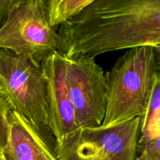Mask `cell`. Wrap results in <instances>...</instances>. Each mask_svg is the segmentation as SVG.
I'll return each instance as SVG.
<instances>
[{
  "label": "cell",
  "instance_id": "1",
  "mask_svg": "<svg viewBox=\"0 0 160 160\" xmlns=\"http://www.w3.org/2000/svg\"><path fill=\"white\" fill-rule=\"evenodd\" d=\"M156 73L153 47L127 50L105 74L106 115L100 127L142 118L148 108Z\"/></svg>",
  "mask_w": 160,
  "mask_h": 160
},
{
  "label": "cell",
  "instance_id": "2",
  "mask_svg": "<svg viewBox=\"0 0 160 160\" xmlns=\"http://www.w3.org/2000/svg\"><path fill=\"white\" fill-rule=\"evenodd\" d=\"M0 85L12 110L26 119L54 149L46 82L42 67L23 56L0 49Z\"/></svg>",
  "mask_w": 160,
  "mask_h": 160
},
{
  "label": "cell",
  "instance_id": "3",
  "mask_svg": "<svg viewBox=\"0 0 160 160\" xmlns=\"http://www.w3.org/2000/svg\"><path fill=\"white\" fill-rule=\"evenodd\" d=\"M59 47V34L48 21L46 0H14L0 28V49L25 56L41 67Z\"/></svg>",
  "mask_w": 160,
  "mask_h": 160
},
{
  "label": "cell",
  "instance_id": "4",
  "mask_svg": "<svg viewBox=\"0 0 160 160\" xmlns=\"http://www.w3.org/2000/svg\"><path fill=\"white\" fill-rule=\"evenodd\" d=\"M141 117L109 128H78L56 141L58 160H136Z\"/></svg>",
  "mask_w": 160,
  "mask_h": 160
},
{
  "label": "cell",
  "instance_id": "5",
  "mask_svg": "<svg viewBox=\"0 0 160 160\" xmlns=\"http://www.w3.org/2000/svg\"><path fill=\"white\" fill-rule=\"evenodd\" d=\"M66 86L74 109L78 128L100 127L106 106L103 69L95 59H71L65 56Z\"/></svg>",
  "mask_w": 160,
  "mask_h": 160
},
{
  "label": "cell",
  "instance_id": "6",
  "mask_svg": "<svg viewBox=\"0 0 160 160\" xmlns=\"http://www.w3.org/2000/svg\"><path fill=\"white\" fill-rule=\"evenodd\" d=\"M46 82L52 133L56 141L78 129L76 115L66 86L65 56L52 53L41 65Z\"/></svg>",
  "mask_w": 160,
  "mask_h": 160
},
{
  "label": "cell",
  "instance_id": "7",
  "mask_svg": "<svg viewBox=\"0 0 160 160\" xmlns=\"http://www.w3.org/2000/svg\"><path fill=\"white\" fill-rule=\"evenodd\" d=\"M8 137L4 148L7 160H58L54 149L31 123L11 110L8 117Z\"/></svg>",
  "mask_w": 160,
  "mask_h": 160
},
{
  "label": "cell",
  "instance_id": "8",
  "mask_svg": "<svg viewBox=\"0 0 160 160\" xmlns=\"http://www.w3.org/2000/svg\"><path fill=\"white\" fill-rule=\"evenodd\" d=\"M158 138H160V76L156 73L148 108L141 118L138 148Z\"/></svg>",
  "mask_w": 160,
  "mask_h": 160
},
{
  "label": "cell",
  "instance_id": "9",
  "mask_svg": "<svg viewBox=\"0 0 160 160\" xmlns=\"http://www.w3.org/2000/svg\"><path fill=\"white\" fill-rule=\"evenodd\" d=\"M93 0H46L48 21L53 28L65 24L79 15Z\"/></svg>",
  "mask_w": 160,
  "mask_h": 160
},
{
  "label": "cell",
  "instance_id": "10",
  "mask_svg": "<svg viewBox=\"0 0 160 160\" xmlns=\"http://www.w3.org/2000/svg\"><path fill=\"white\" fill-rule=\"evenodd\" d=\"M12 110L9 101L2 92H0V148L6 147L8 137V117Z\"/></svg>",
  "mask_w": 160,
  "mask_h": 160
},
{
  "label": "cell",
  "instance_id": "11",
  "mask_svg": "<svg viewBox=\"0 0 160 160\" xmlns=\"http://www.w3.org/2000/svg\"><path fill=\"white\" fill-rule=\"evenodd\" d=\"M136 160H160V138L139 147Z\"/></svg>",
  "mask_w": 160,
  "mask_h": 160
},
{
  "label": "cell",
  "instance_id": "12",
  "mask_svg": "<svg viewBox=\"0 0 160 160\" xmlns=\"http://www.w3.org/2000/svg\"><path fill=\"white\" fill-rule=\"evenodd\" d=\"M14 0H0V28L6 20L8 12Z\"/></svg>",
  "mask_w": 160,
  "mask_h": 160
},
{
  "label": "cell",
  "instance_id": "13",
  "mask_svg": "<svg viewBox=\"0 0 160 160\" xmlns=\"http://www.w3.org/2000/svg\"><path fill=\"white\" fill-rule=\"evenodd\" d=\"M153 52H154L156 72L160 76V45L153 47Z\"/></svg>",
  "mask_w": 160,
  "mask_h": 160
},
{
  "label": "cell",
  "instance_id": "14",
  "mask_svg": "<svg viewBox=\"0 0 160 160\" xmlns=\"http://www.w3.org/2000/svg\"><path fill=\"white\" fill-rule=\"evenodd\" d=\"M0 160H7L6 159V156H5L3 148H0Z\"/></svg>",
  "mask_w": 160,
  "mask_h": 160
},
{
  "label": "cell",
  "instance_id": "15",
  "mask_svg": "<svg viewBox=\"0 0 160 160\" xmlns=\"http://www.w3.org/2000/svg\"><path fill=\"white\" fill-rule=\"evenodd\" d=\"M0 92H2V88H1V85H0Z\"/></svg>",
  "mask_w": 160,
  "mask_h": 160
}]
</instances>
